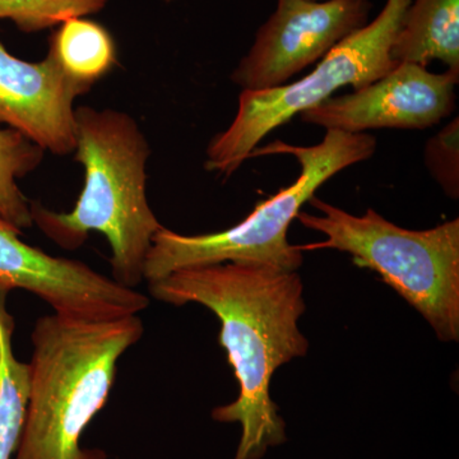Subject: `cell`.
Segmentation results:
<instances>
[{
  "label": "cell",
  "instance_id": "1",
  "mask_svg": "<svg viewBox=\"0 0 459 459\" xmlns=\"http://www.w3.org/2000/svg\"><path fill=\"white\" fill-rule=\"evenodd\" d=\"M148 290L156 300L174 307L204 305L221 322L219 343L234 369L238 395L216 407L212 418L240 424L234 459H262L268 448L285 443V421L270 388L274 371L309 350L298 325L305 312L298 272L225 262L172 272L148 282Z\"/></svg>",
  "mask_w": 459,
  "mask_h": 459
},
{
  "label": "cell",
  "instance_id": "2",
  "mask_svg": "<svg viewBox=\"0 0 459 459\" xmlns=\"http://www.w3.org/2000/svg\"><path fill=\"white\" fill-rule=\"evenodd\" d=\"M75 161L83 188L71 212L31 202L33 225L57 247L75 250L90 232L107 238L111 279L137 289L153 238L164 225L147 198L150 143L131 115L114 108H75Z\"/></svg>",
  "mask_w": 459,
  "mask_h": 459
},
{
  "label": "cell",
  "instance_id": "3",
  "mask_svg": "<svg viewBox=\"0 0 459 459\" xmlns=\"http://www.w3.org/2000/svg\"><path fill=\"white\" fill-rule=\"evenodd\" d=\"M138 316L110 320L40 316L31 333L26 421L14 459H107L81 437L104 409L117 362L141 340Z\"/></svg>",
  "mask_w": 459,
  "mask_h": 459
},
{
  "label": "cell",
  "instance_id": "4",
  "mask_svg": "<svg viewBox=\"0 0 459 459\" xmlns=\"http://www.w3.org/2000/svg\"><path fill=\"white\" fill-rule=\"evenodd\" d=\"M377 140L368 133L325 132L314 146H294L283 141L258 146L249 159L270 155L294 156L300 175L292 186L259 202L243 221L225 231L181 235L166 229L155 235L144 264L143 279L161 280L172 272L225 262L259 263L298 271L303 252L287 240V230L301 207L338 172L367 161L376 153Z\"/></svg>",
  "mask_w": 459,
  "mask_h": 459
},
{
  "label": "cell",
  "instance_id": "5",
  "mask_svg": "<svg viewBox=\"0 0 459 459\" xmlns=\"http://www.w3.org/2000/svg\"><path fill=\"white\" fill-rule=\"evenodd\" d=\"M320 214L299 212L305 228L325 235L320 243L296 246L300 252L334 249L349 253L361 268L377 272L433 327L444 342L459 338V220L433 229L407 230L373 208L362 216L313 195Z\"/></svg>",
  "mask_w": 459,
  "mask_h": 459
},
{
  "label": "cell",
  "instance_id": "6",
  "mask_svg": "<svg viewBox=\"0 0 459 459\" xmlns=\"http://www.w3.org/2000/svg\"><path fill=\"white\" fill-rule=\"evenodd\" d=\"M410 3L386 0L373 22L338 42L300 81L276 89L241 91L234 120L208 144L205 170L231 177L274 129L322 104L344 86L364 89L389 74L398 65L392 48Z\"/></svg>",
  "mask_w": 459,
  "mask_h": 459
},
{
  "label": "cell",
  "instance_id": "7",
  "mask_svg": "<svg viewBox=\"0 0 459 459\" xmlns=\"http://www.w3.org/2000/svg\"><path fill=\"white\" fill-rule=\"evenodd\" d=\"M369 0H277L231 81L243 91L276 89L367 25Z\"/></svg>",
  "mask_w": 459,
  "mask_h": 459
},
{
  "label": "cell",
  "instance_id": "8",
  "mask_svg": "<svg viewBox=\"0 0 459 459\" xmlns=\"http://www.w3.org/2000/svg\"><path fill=\"white\" fill-rule=\"evenodd\" d=\"M22 231L0 219V285L21 289L69 318L110 320L138 316L148 296L122 286L89 264L48 255L21 238Z\"/></svg>",
  "mask_w": 459,
  "mask_h": 459
},
{
  "label": "cell",
  "instance_id": "9",
  "mask_svg": "<svg viewBox=\"0 0 459 459\" xmlns=\"http://www.w3.org/2000/svg\"><path fill=\"white\" fill-rule=\"evenodd\" d=\"M458 81L459 75L449 71L433 74L416 63H398L376 82L329 98L299 117L325 131L427 129L455 110Z\"/></svg>",
  "mask_w": 459,
  "mask_h": 459
},
{
  "label": "cell",
  "instance_id": "10",
  "mask_svg": "<svg viewBox=\"0 0 459 459\" xmlns=\"http://www.w3.org/2000/svg\"><path fill=\"white\" fill-rule=\"evenodd\" d=\"M91 89L65 74L49 51L40 62H26L0 40V124L45 152H74V102Z\"/></svg>",
  "mask_w": 459,
  "mask_h": 459
},
{
  "label": "cell",
  "instance_id": "11",
  "mask_svg": "<svg viewBox=\"0 0 459 459\" xmlns=\"http://www.w3.org/2000/svg\"><path fill=\"white\" fill-rule=\"evenodd\" d=\"M392 57L424 66L440 62L459 75V0H411Z\"/></svg>",
  "mask_w": 459,
  "mask_h": 459
},
{
  "label": "cell",
  "instance_id": "12",
  "mask_svg": "<svg viewBox=\"0 0 459 459\" xmlns=\"http://www.w3.org/2000/svg\"><path fill=\"white\" fill-rule=\"evenodd\" d=\"M56 27L49 53L72 80L93 87L113 71L117 47L104 26L86 17H74Z\"/></svg>",
  "mask_w": 459,
  "mask_h": 459
},
{
  "label": "cell",
  "instance_id": "13",
  "mask_svg": "<svg viewBox=\"0 0 459 459\" xmlns=\"http://www.w3.org/2000/svg\"><path fill=\"white\" fill-rule=\"evenodd\" d=\"M11 290L0 285V459H14L29 403V364L13 351L14 319L7 310Z\"/></svg>",
  "mask_w": 459,
  "mask_h": 459
},
{
  "label": "cell",
  "instance_id": "14",
  "mask_svg": "<svg viewBox=\"0 0 459 459\" xmlns=\"http://www.w3.org/2000/svg\"><path fill=\"white\" fill-rule=\"evenodd\" d=\"M45 151L20 132L0 129V219L20 231L32 228L31 202L18 180L40 168Z\"/></svg>",
  "mask_w": 459,
  "mask_h": 459
},
{
  "label": "cell",
  "instance_id": "15",
  "mask_svg": "<svg viewBox=\"0 0 459 459\" xmlns=\"http://www.w3.org/2000/svg\"><path fill=\"white\" fill-rule=\"evenodd\" d=\"M108 0H0V20H8L20 31L39 32L74 17L98 13Z\"/></svg>",
  "mask_w": 459,
  "mask_h": 459
},
{
  "label": "cell",
  "instance_id": "16",
  "mask_svg": "<svg viewBox=\"0 0 459 459\" xmlns=\"http://www.w3.org/2000/svg\"><path fill=\"white\" fill-rule=\"evenodd\" d=\"M425 165L433 179L449 198L459 195V120L451 123L428 141L424 152Z\"/></svg>",
  "mask_w": 459,
  "mask_h": 459
},
{
  "label": "cell",
  "instance_id": "17",
  "mask_svg": "<svg viewBox=\"0 0 459 459\" xmlns=\"http://www.w3.org/2000/svg\"><path fill=\"white\" fill-rule=\"evenodd\" d=\"M164 2H166V3H171V2H175V0H164Z\"/></svg>",
  "mask_w": 459,
  "mask_h": 459
}]
</instances>
